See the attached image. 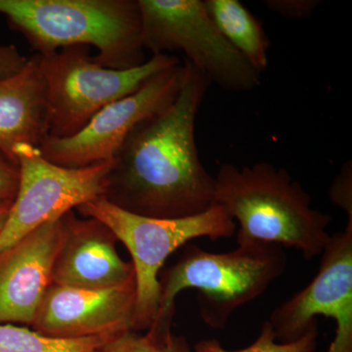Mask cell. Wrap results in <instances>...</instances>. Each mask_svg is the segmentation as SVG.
<instances>
[{"instance_id":"1","label":"cell","mask_w":352,"mask_h":352,"mask_svg":"<svg viewBox=\"0 0 352 352\" xmlns=\"http://www.w3.org/2000/svg\"><path fill=\"white\" fill-rule=\"evenodd\" d=\"M175 100L132 129L113 157L104 198L156 219L201 214L214 205L215 178L196 144V118L210 82L184 60Z\"/></svg>"},{"instance_id":"2","label":"cell","mask_w":352,"mask_h":352,"mask_svg":"<svg viewBox=\"0 0 352 352\" xmlns=\"http://www.w3.org/2000/svg\"><path fill=\"white\" fill-rule=\"evenodd\" d=\"M214 178V205L239 222L237 244L256 241L295 248L305 259L321 256L332 217L312 208L311 197L288 171L266 162L224 164Z\"/></svg>"},{"instance_id":"3","label":"cell","mask_w":352,"mask_h":352,"mask_svg":"<svg viewBox=\"0 0 352 352\" xmlns=\"http://www.w3.org/2000/svg\"><path fill=\"white\" fill-rule=\"evenodd\" d=\"M0 14L39 55L87 45L105 68L146 62L138 0H0Z\"/></svg>"},{"instance_id":"4","label":"cell","mask_w":352,"mask_h":352,"mask_svg":"<svg viewBox=\"0 0 352 352\" xmlns=\"http://www.w3.org/2000/svg\"><path fill=\"white\" fill-rule=\"evenodd\" d=\"M287 263L286 252L276 244L239 243L237 249L222 254L189 244L160 280L161 298L154 322L171 323L176 296L196 289L201 320L210 328L223 329L237 308L263 295L283 274Z\"/></svg>"},{"instance_id":"5","label":"cell","mask_w":352,"mask_h":352,"mask_svg":"<svg viewBox=\"0 0 352 352\" xmlns=\"http://www.w3.org/2000/svg\"><path fill=\"white\" fill-rule=\"evenodd\" d=\"M76 210L87 219L107 226L129 250L135 278V328L148 330L156 319L161 298L160 271L176 250L197 238L212 241L229 238L236 223L219 205L192 217L156 219L122 210L104 197L83 204Z\"/></svg>"},{"instance_id":"6","label":"cell","mask_w":352,"mask_h":352,"mask_svg":"<svg viewBox=\"0 0 352 352\" xmlns=\"http://www.w3.org/2000/svg\"><path fill=\"white\" fill-rule=\"evenodd\" d=\"M38 55L46 83L48 136L55 138L75 135L102 109L138 91L160 72L182 63L175 55L157 54L136 68L109 69L95 63L87 45Z\"/></svg>"},{"instance_id":"7","label":"cell","mask_w":352,"mask_h":352,"mask_svg":"<svg viewBox=\"0 0 352 352\" xmlns=\"http://www.w3.org/2000/svg\"><path fill=\"white\" fill-rule=\"evenodd\" d=\"M141 38L153 55L180 51L185 59L226 91L248 92L261 76L215 27L203 0H138Z\"/></svg>"},{"instance_id":"8","label":"cell","mask_w":352,"mask_h":352,"mask_svg":"<svg viewBox=\"0 0 352 352\" xmlns=\"http://www.w3.org/2000/svg\"><path fill=\"white\" fill-rule=\"evenodd\" d=\"M13 152L19 166V188L0 230V252L50 220L105 195L113 159L67 168L44 159L36 146L17 145Z\"/></svg>"},{"instance_id":"9","label":"cell","mask_w":352,"mask_h":352,"mask_svg":"<svg viewBox=\"0 0 352 352\" xmlns=\"http://www.w3.org/2000/svg\"><path fill=\"white\" fill-rule=\"evenodd\" d=\"M183 74L182 63L160 72L138 91L102 109L75 135L44 138L39 151L50 163L67 168H87L111 161L134 127L175 100Z\"/></svg>"},{"instance_id":"10","label":"cell","mask_w":352,"mask_h":352,"mask_svg":"<svg viewBox=\"0 0 352 352\" xmlns=\"http://www.w3.org/2000/svg\"><path fill=\"white\" fill-rule=\"evenodd\" d=\"M321 315L336 323L327 352H352V219L344 231L331 235L314 279L277 307L268 321L278 342H292L317 325Z\"/></svg>"},{"instance_id":"11","label":"cell","mask_w":352,"mask_h":352,"mask_svg":"<svg viewBox=\"0 0 352 352\" xmlns=\"http://www.w3.org/2000/svg\"><path fill=\"white\" fill-rule=\"evenodd\" d=\"M135 280L108 289L51 285L32 325L56 339L112 337L135 331Z\"/></svg>"},{"instance_id":"12","label":"cell","mask_w":352,"mask_h":352,"mask_svg":"<svg viewBox=\"0 0 352 352\" xmlns=\"http://www.w3.org/2000/svg\"><path fill=\"white\" fill-rule=\"evenodd\" d=\"M66 214L50 220L0 252V323L32 325L65 236Z\"/></svg>"},{"instance_id":"13","label":"cell","mask_w":352,"mask_h":352,"mask_svg":"<svg viewBox=\"0 0 352 352\" xmlns=\"http://www.w3.org/2000/svg\"><path fill=\"white\" fill-rule=\"evenodd\" d=\"M66 236L55 259L52 285L68 288L108 289L134 281L131 263L120 258L117 238L107 226L94 219L66 215Z\"/></svg>"},{"instance_id":"14","label":"cell","mask_w":352,"mask_h":352,"mask_svg":"<svg viewBox=\"0 0 352 352\" xmlns=\"http://www.w3.org/2000/svg\"><path fill=\"white\" fill-rule=\"evenodd\" d=\"M46 83L38 55L16 75L0 80V153L16 163L14 148H38L48 136Z\"/></svg>"},{"instance_id":"15","label":"cell","mask_w":352,"mask_h":352,"mask_svg":"<svg viewBox=\"0 0 352 352\" xmlns=\"http://www.w3.org/2000/svg\"><path fill=\"white\" fill-rule=\"evenodd\" d=\"M215 27L243 57L263 74L268 66L270 46L263 23L239 0H203Z\"/></svg>"},{"instance_id":"16","label":"cell","mask_w":352,"mask_h":352,"mask_svg":"<svg viewBox=\"0 0 352 352\" xmlns=\"http://www.w3.org/2000/svg\"><path fill=\"white\" fill-rule=\"evenodd\" d=\"M110 338L56 339L28 328L0 323V352H98Z\"/></svg>"},{"instance_id":"17","label":"cell","mask_w":352,"mask_h":352,"mask_svg":"<svg viewBox=\"0 0 352 352\" xmlns=\"http://www.w3.org/2000/svg\"><path fill=\"white\" fill-rule=\"evenodd\" d=\"M98 352H193L183 336L171 332V324L154 322L145 333L138 331L113 336Z\"/></svg>"},{"instance_id":"18","label":"cell","mask_w":352,"mask_h":352,"mask_svg":"<svg viewBox=\"0 0 352 352\" xmlns=\"http://www.w3.org/2000/svg\"><path fill=\"white\" fill-rule=\"evenodd\" d=\"M318 324L314 326L300 340L292 342H277L270 322L264 321L258 339L245 349L228 351L217 340H204L197 342L193 352H314L318 339Z\"/></svg>"},{"instance_id":"19","label":"cell","mask_w":352,"mask_h":352,"mask_svg":"<svg viewBox=\"0 0 352 352\" xmlns=\"http://www.w3.org/2000/svg\"><path fill=\"white\" fill-rule=\"evenodd\" d=\"M263 6L271 12L291 20L309 18L319 6L318 0H264Z\"/></svg>"},{"instance_id":"20","label":"cell","mask_w":352,"mask_h":352,"mask_svg":"<svg viewBox=\"0 0 352 352\" xmlns=\"http://www.w3.org/2000/svg\"><path fill=\"white\" fill-rule=\"evenodd\" d=\"M330 199L333 204L342 208L347 217L352 219V166L351 161L342 166L336 176L330 188Z\"/></svg>"},{"instance_id":"21","label":"cell","mask_w":352,"mask_h":352,"mask_svg":"<svg viewBox=\"0 0 352 352\" xmlns=\"http://www.w3.org/2000/svg\"><path fill=\"white\" fill-rule=\"evenodd\" d=\"M19 182V166L0 153V203L14 201Z\"/></svg>"},{"instance_id":"22","label":"cell","mask_w":352,"mask_h":352,"mask_svg":"<svg viewBox=\"0 0 352 352\" xmlns=\"http://www.w3.org/2000/svg\"><path fill=\"white\" fill-rule=\"evenodd\" d=\"M27 62L28 58L23 56L16 46H0V80L19 73Z\"/></svg>"},{"instance_id":"23","label":"cell","mask_w":352,"mask_h":352,"mask_svg":"<svg viewBox=\"0 0 352 352\" xmlns=\"http://www.w3.org/2000/svg\"><path fill=\"white\" fill-rule=\"evenodd\" d=\"M12 201H4L0 203V230L6 224L7 217H8L9 210H10Z\"/></svg>"}]
</instances>
